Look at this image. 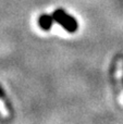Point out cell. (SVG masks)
<instances>
[{
	"label": "cell",
	"instance_id": "1",
	"mask_svg": "<svg viewBox=\"0 0 123 124\" xmlns=\"http://www.w3.org/2000/svg\"><path fill=\"white\" fill-rule=\"evenodd\" d=\"M54 22H57L58 24H60L67 32L69 33H74L77 31L78 24L76 22V20L73 16H71L70 14L64 12V10L62 9H57L54 13H52Z\"/></svg>",
	"mask_w": 123,
	"mask_h": 124
},
{
	"label": "cell",
	"instance_id": "2",
	"mask_svg": "<svg viewBox=\"0 0 123 124\" xmlns=\"http://www.w3.org/2000/svg\"><path fill=\"white\" fill-rule=\"evenodd\" d=\"M54 21V16H52V15L50 16V15H48V14H43V15L39 16L38 24H39V26H40L43 30L48 31V30H50V27H51Z\"/></svg>",
	"mask_w": 123,
	"mask_h": 124
}]
</instances>
